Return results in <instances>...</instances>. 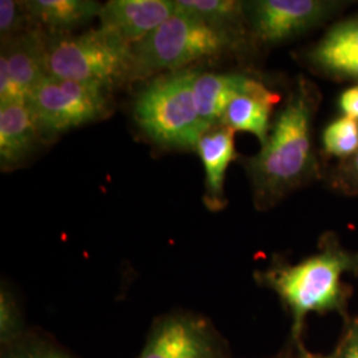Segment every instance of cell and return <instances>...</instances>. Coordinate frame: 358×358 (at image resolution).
Listing matches in <instances>:
<instances>
[{
	"label": "cell",
	"mask_w": 358,
	"mask_h": 358,
	"mask_svg": "<svg viewBox=\"0 0 358 358\" xmlns=\"http://www.w3.org/2000/svg\"><path fill=\"white\" fill-rule=\"evenodd\" d=\"M322 148L327 154L349 159L358 152V121L341 115L325 128L322 133Z\"/></svg>",
	"instance_id": "obj_17"
},
{
	"label": "cell",
	"mask_w": 358,
	"mask_h": 358,
	"mask_svg": "<svg viewBox=\"0 0 358 358\" xmlns=\"http://www.w3.org/2000/svg\"><path fill=\"white\" fill-rule=\"evenodd\" d=\"M313 51L358 53V17L333 26L313 47Z\"/></svg>",
	"instance_id": "obj_18"
},
{
	"label": "cell",
	"mask_w": 358,
	"mask_h": 358,
	"mask_svg": "<svg viewBox=\"0 0 358 358\" xmlns=\"http://www.w3.org/2000/svg\"><path fill=\"white\" fill-rule=\"evenodd\" d=\"M232 45L231 32L177 8L164 24L131 47L129 80L153 76L164 69L180 71L199 59L229 51Z\"/></svg>",
	"instance_id": "obj_3"
},
{
	"label": "cell",
	"mask_w": 358,
	"mask_h": 358,
	"mask_svg": "<svg viewBox=\"0 0 358 358\" xmlns=\"http://www.w3.org/2000/svg\"><path fill=\"white\" fill-rule=\"evenodd\" d=\"M27 13L24 1L1 0L0 1V38L1 41L26 32ZM31 19V17H29Z\"/></svg>",
	"instance_id": "obj_22"
},
{
	"label": "cell",
	"mask_w": 358,
	"mask_h": 358,
	"mask_svg": "<svg viewBox=\"0 0 358 358\" xmlns=\"http://www.w3.org/2000/svg\"><path fill=\"white\" fill-rule=\"evenodd\" d=\"M38 121L27 100L0 105V164L3 170L17 166L38 142Z\"/></svg>",
	"instance_id": "obj_13"
},
{
	"label": "cell",
	"mask_w": 358,
	"mask_h": 358,
	"mask_svg": "<svg viewBox=\"0 0 358 358\" xmlns=\"http://www.w3.org/2000/svg\"><path fill=\"white\" fill-rule=\"evenodd\" d=\"M131 47L101 27L77 36L57 38L48 45L47 71L50 76L106 90L129 80Z\"/></svg>",
	"instance_id": "obj_5"
},
{
	"label": "cell",
	"mask_w": 358,
	"mask_h": 358,
	"mask_svg": "<svg viewBox=\"0 0 358 358\" xmlns=\"http://www.w3.org/2000/svg\"><path fill=\"white\" fill-rule=\"evenodd\" d=\"M195 69H180L153 80L134 103V118L146 136L170 148L195 149L208 130L194 97Z\"/></svg>",
	"instance_id": "obj_4"
},
{
	"label": "cell",
	"mask_w": 358,
	"mask_h": 358,
	"mask_svg": "<svg viewBox=\"0 0 358 358\" xmlns=\"http://www.w3.org/2000/svg\"><path fill=\"white\" fill-rule=\"evenodd\" d=\"M280 96L269 90L264 84L243 94L236 96L227 106L220 125L234 131L254 134L262 145L267 141L271 130V113Z\"/></svg>",
	"instance_id": "obj_14"
},
{
	"label": "cell",
	"mask_w": 358,
	"mask_h": 358,
	"mask_svg": "<svg viewBox=\"0 0 358 358\" xmlns=\"http://www.w3.org/2000/svg\"><path fill=\"white\" fill-rule=\"evenodd\" d=\"M1 358H75L62 348L36 337H22L13 345L3 348Z\"/></svg>",
	"instance_id": "obj_21"
},
{
	"label": "cell",
	"mask_w": 358,
	"mask_h": 358,
	"mask_svg": "<svg viewBox=\"0 0 358 358\" xmlns=\"http://www.w3.org/2000/svg\"><path fill=\"white\" fill-rule=\"evenodd\" d=\"M262 85V81L241 73H203L196 71L192 87L201 120L210 129L220 125L229 103L236 96L252 92Z\"/></svg>",
	"instance_id": "obj_11"
},
{
	"label": "cell",
	"mask_w": 358,
	"mask_h": 358,
	"mask_svg": "<svg viewBox=\"0 0 358 358\" xmlns=\"http://www.w3.org/2000/svg\"><path fill=\"white\" fill-rule=\"evenodd\" d=\"M31 19L56 31L75 28L99 16L101 4L92 0H31L24 1Z\"/></svg>",
	"instance_id": "obj_15"
},
{
	"label": "cell",
	"mask_w": 358,
	"mask_h": 358,
	"mask_svg": "<svg viewBox=\"0 0 358 358\" xmlns=\"http://www.w3.org/2000/svg\"><path fill=\"white\" fill-rule=\"evenodd\" d=\"M338 108L343 115L358 121V85L346 88L338 99Z\"/></svg>",
	"instance_id": "obj_25"
},
{
	"label": "cell",
	"mask_w": 358,
	"mask_h": 358,
	"mask_svg": "<svg viewBox=\"0 0 358 358\" xmlns=\"http://www.w3.org/2000/svg\"><path fill=\"white\" fill-rule=\"evenodd\" d=\"M47 52L48 44L36 29L1 41L0 105L28 99L48 75Z\"/></svg>",
	"instance_id": "obj_9"
},
{
	"label": "cell",
	"mask_w": 358,
	"mask_h": 358,
	"mask_svg": "<svg viewBox=\"0 0 358 358\" xmlns=\"http://www.w3.org/2000/svg\"><path fill=\"white\" fill-rule=\"evenodd\" d=\"M309 60L321 71L333 76L358 81V53L310 51Z\"/></svg>",
	"instance_id": "obj_20"
},
{
	"label": "cell",
	"mask_w": 358,
	"mask_h": 358,
	"mask_svg": "<svg viewBox=\"0 0 358 358\" xmlns=\"http://www.w3.org/2000/svg\"><path fill=\"white\" fill-rule=\"evenodd\" d=\"M234 130L223 125L208 129L199 138L195 150L202 159L206 173L205 205L211 211L222 210L227 205L223 185L226 171L235 159Z\"/></svg>",
	"instance_id": "obj_12"
},
{
	"label": "cell",
	"mask_w": 358,
	"mask_h": 358,
	"mask_svg": "<svg viewBox=\"0 0 358 358\" xmlns=\"http://www.w3.org/2000/svg\"><path fill=\"white\" fill-rule=\"evenodd\" d=\"M334 356L336 358H358V321L350 325Z\"/></svg>",
	"instance_id": "obj_24"
},
{
	"label": "cell",
	"mask_w": 358,
	"mask_h": 358,
	"mask_svg": "<svg viewBox=\"0 0 358 358\" xmlns=\"http://www.w3.org/2000/svg\"><path fill=\"white\" fill-rule=\"evenodd\" d=\"M138 358H226L210 322L190 312L157 319Z\"/></svg>",
	"instance_id": "obj_7"
},
{
	"label": "cell",
	"mask_w": 358,
	"mask_h": 358,
	"mask_svg": "<svg viewBox=\"0 0 358 358\" xmlns=\"http://www.w3.org/2000/svg\"><path fill=\"white\" fill-rule=\"evenodd\" d=\"M176 11L174 0H110L101 7L99 17L101 28L134 45Z\"/></svg>",
	"instance_id": "obj_10"
},
{
	"label": "cell",
	"mask_w": 358,
	"mask_h": 358,
	"mask_svg": "<svg viewBox=\"0 0 358 358\" xmlns=\"http://www.w3.org/2000/svg\"><path fill=\"white\" fill-rule=\"evenodd\" d=\"M27 101L40 131L62 133L99 120L108 112L105 88L60 77H44Z\"/></svg>",
	"instance_id": "obj_6"
},
{
	"label": "cell",
	"mask_w": 358,
	"mask_h": 358,
	"mask_svg": "<svg viewBox=\"0 0 358 358\" xmlns=\"http://www.w3.org/2000/svg\"><path fill=\"white\" fill-rule=\"evenodd\" d=\"M317 103L316 88L300 78L275 118L267 141L247 161L259 208L275 205L312 176L316 165L312 121Z\"/></svg>",
	"instance_id": "obj_1"
},
{
	"label": "cell",
	"mask_w": 358,
	"mask_h": 358,
	"mask_svg": "<svg viewBox=\"0 0 358 358\" xmlns=\"http://www.w3.org/2000/svg\"><path fill=\"white\" fill-rule=\"evenodd\" d=\"M337 186L344 192H358V152L340 169L337 176Z\"/></svg>",
	"instance_id": "obj_23"
},
{
	"label": "cell",
	"mask_w": 358,
	"mask_h": 358,
	"mask_svg": "<svg viewBox=\"0 0 358 358\" xmlns=\"http://www.w3.org/2000/svg\"><path fill=\"white\" fill-rule=\"evenodd\" d=\"M300 358H336V356H321V355H313L307 352L303 346H300Z\"/></svg>",
	"instance_id": "obj_26"
},
{
	"label": "cell",
	"mask_w": 358,
	"mask_h": 358,
	"mask_svg": "<svg viewBox=\"0 0 358 358\" xmlns=\"http://www.w3.org/2000/svg\"><path fill=\"white\" fill-rule=\"evenodd\" d=\"M350 271H358V255L332 244L294 266L262 272L259 280L275 291L289 308L292 337L297 340L310 312L322 313L343 307L345 299L343 275Z\"/></svg>",
	"instance_id": "obj_2"
},
{
	"label": "cell",
	"mask_w": 358,
	"mask_h": 358,
	"mask_svg": "<svg viewBox=\"0 0 358 358\" xmlns=\"http://www.w3.org/2000/svg\"><path fill=\"white\" fill-rule=\"evenodd\" d=\"M341 7L328 0H256L245 3V13L255 38L275 44L319 26Z\"/></svg>",
	"instance_id": "obj_8"
},
{
	"label": "cell",
	"mask_w": 358,
	"mask_h": 358,
	"mask_svg": "<svg viewBox=\"0 0 358 358\" xmlns=\"http://www.w3.org/2000/svg\"><path fill=\"white\" fill-rule=\"evenodd\" d=\"M24 324L16 300L10 291L1 288L0 292V343L1 346L13 345L24 337Z\"/></svg>",
	"instance_id": "obj_19"
},
{
	"label": "cell",
	"mask_w": 358,
	"mask_h": 358,
	"mask_svg": "<svg viewBox=\"0 0 358 358\" xmlns=\"http://www.w3.org/2000/svg\"><path fill=\"white\" fill-rule=\"evenodd\" d=\"M177 8L210 26L232 34V27L239 26L245 13V3L236 0H176Z\"/></svg>",
	"instance_id": "obj_16"
}]
</instances>
